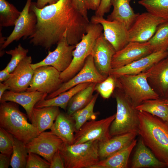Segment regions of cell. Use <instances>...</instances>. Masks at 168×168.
Returning a JSON list of instances; mask_svg holds the SVG:
<instances>
[{
    "label": "cell",
    "mask_w": 168,
    "mask_h": 168,
    "mask_svg": "<svg viewBox=\"0 0 168 168\" xmlns=\"http://www.w3.org/2000/svg\"><path fill=\"white\" fill-rule=\"evenodd\" d=\"M30 9L37 21L34 33L28 38L30 43L46 49L63 37L69 44L76 45L86 34L90 23L75 8L72 0H59L41 9L32 2Z\"/></svg>",
    "instance_id": "obj_1"
},
{
    "label": "cell",
    "mask_w": 168,
    "mask_h": 168,
    "mask_svg": "<svg viewBox=\"0 0 168 168\" xmlns=\"http://www.w3.org/2000/svg\"><path fill=\"white\" fill-rule=\"evenodd\" d=\"M138 134L146 146L168 168V121L139 111Z\"/></svg>",
    "instance_id": "obj_2"
},
{
    "label": "cell",
    "mask_w": 168,
    "mask_h": 168,
    "mask_svg": "<svg viewBox=\"0 0 168 168\" xmlns=\"http://www.w3.org/2000/svg\"><path fill=\"white\" fill-rule=\"evenodd\" d=\"M16 103L12 101L0 105V127L26 144L38 135L37 129L27 120L26 114L21 112Z\"/></svg>",
    "instance_id": "obj_3"
},
{
    "label": "cell",
    "mask_w": 168,
    "mask_h": 168,
    "mask_svg": "<svg viewBox=\"0 0 168 168\" xmlns=\"http://www.w3.org/2000/svg\"><path fill=\"white\" fill-rule=\"evenodd\" d=\"M113 94L116 102L117 111L110 127V136L133 131L138 133L139 111L128 97L118 88H115Z\"/></svg>",
    "instance_id": "obj_4"
},
{
    "label": "cell",
    "mask_w": 168,
    "mask_h": 168,
    "mask_svg": "<svg viewBox=\"0 0 168 168\" xmlns=\"http://www.w3.org/2000/svg\"><path fill=\"white\" fill-rule=\"evenodd\" d=\"M99 143L98 140L77 144L63 142L58 151L65 168H91L100 160Z\"/></svg>",
    "instance_id": "obj_5"
},
{
    "label": "cell",
    "mask_w": 168,
    "mask_h": 168,
    "mask_svg": "<svg viewBox=\"0 0 168 168\" xmlns=\"http://www.w3.org/2000/svg\"><path fill=\"white\" fill-rule=\"evenodd\" d=\"M113 76L115 80V88L128 97L135 107L145 101L161 98L149 85L144 72L135 75Z\"/></svg>",
    "instance_id": "obj_6"
},
{
    "label": "cell",
    "mask_w": 168,
    "mask_h": 168,
    "mask_svg": "<svg viewBox=\"0 0 168 168\" xmlns=\"http://www.w3.org/2000/svg\"><path fill=\"white\" fill-rule=\"evenodd\" d=\"M102 26L90 22L86 33L75 45L72 53L73 58L68 68L61 72L60 77L63 82L75 76L82 68L87 58L91 55L97 39L102 33Z\"/></svg>",
    "instance_id": "obj_7"
},
{
    "label": "cell",
    "mask_w": 168,
    "mask_h": 168,
    "mask_svg": "<svg viewBox=\"0 0 168 168\" xmlns=\"http://www.w3.org/2000/svg\"><path fill=\"white\" fill-rule=\"evenodd\" d=\"M115 115V114L105 119L86 122L75 132L73 144L95 140L101 142L110 139L111 137L110 134V127Z\"/></svg>",
    "instance_id": "obj_8"
},
{
    "label": "cell",
    "mask_w": 168,
    "mask_h": 168,
    "mask_svg": "<svg viewBox=\"0 0 168 168\" xmlns=\"http://www.w3.org/2000/svg\"><path fill=\"white\" fill-rule=\"evenodd\" d=\"M60 73L51 66H42L36 68L34 70L30 85L26 91H38L48 95L54 92L63 83Z\"/></svg>",
    "instance_id": "obj_9"
},
{
    "label": "cell",
    "mask_w": 168,
    "mask_h": 168,
    "mask_svg": "<svg viewBox=\"0 0 168 168\" xmlns=\"http://www.w3.org/2000/svg\"><path fill=\"white\" fill-rule=\"evenodd\" d=\"M32 0H27L26 4L17 19L13 30L0 48V57L4 54L2 49L14 41L21 38L23 39L31 36L34 33L37 23L35 14L30 9Z\"/></svg>",
    "instance_id": "obj_10"
},
{
    "label": "cell",
    "mask_w": 168,
    "mask_h": 168,
    "mask_svg": "<svg viewBox=\"0 0 168 168\" xmlns=\"http://www.w3.org/2000/svg\"><path fill=\"white\" fill-rule=\"evenodd\" d=\"M106 78L98 71L95 65L93 57L90 55L86 58L82 69L70 79L63 82L57 91L48 95L45 99L56 97L79 84L86 83H100Z\"/></svg>",
    "instance_id": "obj_11"
},
{
    "label": "cell",
    "mask_w": 168,
    "mask_h": 168,
    "mask_svg": "<svg viewBox=\"0 0 168 168\" xmlns=\"http://www.w3.org/2000/svg\"><path fill=\"white\" fill-rule=\"evenodd\" d=\"M165 21L147 12L139 14L128 30L130 42L142 43L148 41L158 26Z\"/></svg>",
    "instance_id": "obj_12"
},
{
    "label": "cell",
    "mask_w": 168,
    "mask_h": 168,
    "mask_svg": "<svg viewBox=\"0 0 168 168\" xmlns=\"http://www.w3.org/2000/svg\"><path fill=\"white\" fill-rule=\"evenodd\" d=\"M75 48V45L69 44L66 38L63 37L57 43L54 51H49L48 55L44 59L37 63H31V66L34 70L42 66H51L62 72L70 65Z\"/></svg>",
    "instance_id": "obj_13"
},
{
    "label": "cell",
    "mask_w": 168,
    "mask_h": 168,
    "mask_svg": "<svg viewBox=\"0 0 168 168\" xmlns=\"http://www.w3.org/2000/svg\"><path fill=\"white\" fill-rule=\"evenodd\" d=\"M90 22L102 26L105 38L116 52L123 48L130 42L128 29L122 24L115 21H109L103 17L95 15L91 17Z\"/></svg>",
    "instance_id": "obj_14"
},
{
    "label": "cell",
    "mask_w": 168,
    "mask_h": 168,
    "mask_svg": "<svg viewBox=\"0 0 168 168\" xmlns=\"http://www.w3.org/2000/svg\"><path fill=\"white\" fill-rule=\"evenodd\" d=\"M153 52L148 41L142 43L130 42L114 55L111 62L112 68L115 69L123 67Z\"/></svg>",
    "instance_id": "obj_15"
},
{
    "label": "cell",
    "mask_w": 168,
    "mask_h": 168,
    "mask_svg": "<svg viewBox=\"0 0 168 168\" xmlns=\"http://www.w3.org/2000/svg\"><path fill=\"white\" fill-rule=\"evenodd\" d=\"M57 136L50 132H43L26 144L28 153L36 154L51 162L55 153L63 143Z\"/></svg>",
    "instance_id": "obj_16"
},
{
    "label": "cell",
    "mask_w": 168,
    "mask_h": 168,
    "mask_svg": "<svg viewBox=\"0 0 168 168\" xmlns=\"http://www.w3.org/2000/svg\"><path fill=\"white\" fill-rule=\"evenodd\" d=\"M144 72L153 90L161 98H168V56Z\"/></svg>",
    "instance_id": "obj_17"
},
{
    "label": "cell",
    "mask_w": 168,
    "mask_h": 168,
    "mask_svg": "<svg viewBox=\"0 0 168 168\" xmlns=\"http://www.w3.org/2000/svg\"><path fill=\"white\" fill-rule=\"evenodd\" d=\"M116 52L113 47L106 40L102 33L96 40L91 55L98 71L106 77L110 74L112 70L111 60Z\"/></svg>",
    "instance_id": "obj_18"
},
{
    "label": "cell",
    "mask_w": 168,
    "mask_h": 168,
    "mask_svg": "<svg viewBox=\"0 0 168 168\" xmlns=\"http://www.w3.org/2000/svg\"><path fill=\"white\" fill-rule=\"evenodd\" d=\"M32 58L26 56L11 73L10 77L3 82L7 84L10 90L16 92L26 91L29 87L33 77L34 70L31 64Z\"/></svg>",
    "instance_id": "obj_19"
},
{
    "label": "cell",
    "mask_w": 168,
    "mask_h": 168,
    "mask_svg": "<svg viewBox=\"0 0 168 168\" xmlns=\"http://www.w3.org/2000/svg\"><path fill=\"white\" fill-rule=\"evenodd\" d=\"M48 95L38 91L16 92L10 90L6 91L0 99V102L12 101L20 105L25 110L30 121L35 105L39 101L45 99Z\"/></svg>",
    "instance_id": "obj_20"
},
{
    "label": "cell",
    "mask_w": 168,
    "mask_h": 168,
    "mask_svg": "<svg viewBox=\"0 0 168 168\" xmlns=\"http://www.w3.org/2000/svg\"><path fill=\"white\" fill-rule=\"evenodd\" d=\"M168 56V50L154 52L126 66L112 69L110 74L116 76L124 74H138L146 71L153 65Z\"/></svg>",
    "instance_id": "obj_21"
},
{
    "label": "cell",
    "mask_w": 168,
    "mask_h": 168,
    "mask_svg": "<svg viewBox=\"0 0 168 168\" xmlns=\"http://www.w3.org/2000/svg\"><path fill=\"white\" fill-rule=\"evenodd\" d=\"M138 134L132 132L112 137L109 139L99 142L98 153L100 160H103L128 147Z\"/></svg>",
    "instance_id": "obj_22"
},
{
    "label": "cell",
    "mask_w": 168,
    "mask_h": 168,
    "mask_svg": "<svg viewBox=\"0 0 168 168\" xmlns=\"http://www.w3.org/2000/svg\"><path fill=\"white\" fill-rule=\"evenodd\" d=\"M166 167V164L159 160L146 146L141 137L131 163L132 168H161Z\"/></svg>",
    "instance_id": "obj_23"
},
{
    "label": "cell",
    "mask_w": 168,
    "mask_h": 168,
    "mask_svg": "<svg viewBox=\"0 0 168 168\" xmlns=\"http://www.w3.org/2000/svg\"><path fill=\"white\" fill-rule=\"evenodd\" d=\"M130 0H111L113 7L112 12L106 19L115 21L124 25L128 30L139 14L135 13L131 7Z\"/></svg>",
    "instance_id": "obj_24"
},
{
    "label": "cell",
    "mask_w": 168,
    "mask_h": 168,
    "mask_svg": "<svg viewBox=\"0 0 168 168\" xmlns=\"http://www.w3.org/2000/svg\"><path fill=\"white\" fill-rule=\"evenodd\" d=\"M60 112L59 107L57 106L34 107L30 121L37 128L39 134L51 128Z\"/></svg>",
    "instance_id": "obj_25"
},
{
    "label": "cell",
    "mask_w": 168,
    "mask_h": 168,
    "mask_svg": "<svg viewBox=\"0 0 168 168\" xmlns=\"http://www.w3.org/2000/svg\"><path fill=\"white\" fill-rule=\"evenodd\" d=\"M50 129L63 142L69 144H73L76 131L75 123L71 117L67 113L60 112Z\"/></svg>",
    "instance_id": "obj_26"
},
{
    "label": "cell",
    "mask_w": 168,
    "mask_h": 168,
    "mask_svg": "<svg viewBox=\"0 0 168 168\" xmlns=\"http://www.w3.org/2000/svg\"><path fill=\"white\" fill-rule=\"evenodd\" d=\"M137 140L135 139L128 147L105 159L100 160L91 168H127L131 152L136 146Z\"/></svg>",
    "instance_id": "obj_27"
},
{
    "label": "cell",
    "mask_w": 168,
    "mask_h": 168,
    "mask_svg": "<svg viewBox=\"0 0 168 168\" xmlns=\"http://www.w3.org/2000/svg\"><path fill=\"white\" fill-rule=\"evenodd\" d=\"M91 83H86L79 84L56 97L41 100L36 104L34 107L40 108L55 106L66 110L68 104L72 97L78 91L87 87Z\"/></svg>",
    "instance_id": "obj_28"
},
{
    "label": "cell",
    "mask_w": 168,
    "mask_h": 168,
    "mask_svg": "<svg viewBox=\"0 0 168 168\" xmlns=\"http://www.w3.org/2000/svg\"><path fill=\"white\" fill-rule=\"evenodd\" d=\"M96 84L91 83L72 97L67 107L66 113L68 115L71 116L75 112L83 108L89 104L93 97Z\"/></svg>",
    "instance_id": "obj_29"
},
{
    "label": "cell",
    "mask_w": 168,
    "mask_h": 168,
    "mask_svg": "<svg viewBox=\"0 0 168 168\" xmlns=\"http://www.w3.org/2000/svg\"><path fill=\"white\" fill-rule=\"evenodd\" d=\"M138 111H143L157 117L165 121H168V105L165 99H157L145 101L136 107Z\"/></svg>",
    "instance_id": "obj_30"
},
{
    "label": "cell",
    "mask_w": 168,
    "mask_h": 168,
    "mask_svg": "<svg viewBox=\"0 0 168 168\" xmlns=\"http://www.w3.org/2000/svg\"><path fill=\"white\" fill-rule=\"evenodd\" d=\"M98 95L97 92L94 95L87 105L70 116L74 121L76 131L79 130L87 122L96 119L99 112H94V109Z\"/></svg>",
    "instance_id": "obj_31"
},
{
    "label": "cell",
    "mask_w": 168,
    "mask_h": 168,
    "mask_svg": "<svg viewBox=\"0 0 168 168\" xmlns=\"http://www.w3.org/2000/svg\"><path fill=\"white\" fill-rule=\"evenodd\" d=\"M21 12L6 0H0V27L14 26Z\"/></svg>",
    "instance_id": "obj_32"
},
{
    "label": "cell",
    "mask_w": 168,
    "mask_h": 168,
    "mask_svg": "<svg viewBox=\"0 0 168 168\" xmlns=\"http://www.w3.org/2000/svg\"><path fill=\"white\" fill-rule=\"evenodd\" d=\"M154 52L165 51L168 49V21H165L157 27L153 36L148 41Z\"/></svg>",
    "instance_id": "obj_33"
},
{
    "label": "cell",
    "mask_w": 168,
    "mask_h": 168,
    "mask_svg": "<svg viewBox=\"0 0 168 168\" xmlns=\"http://www.w3.org/2000/svg\"><path fill=\"white\" fill-rule=\"evenodd\" d=\"M138 3L147 12L168 21V0H141Z\"/></svg>",
    "instance_id": "obj_34"
},
{
    "label": "cell",
    "mask_w": 168,
    "mask_h": 168,
    "mask_svg": "<svg viewBox=\"0 0 168 168\" xmlns=\"http://www.w3.org/2000/svg\"><path fill=\"white\" fill-rule=\"evenodd\" d=\"M28 153L26 144L14 137L10 166L12 168H25Z\"/></svg>",
    "instance_id": "obj_35"
},
{
    "label": "cell",
    "mask_w": 168,
    "mask_h": 168,
    "mask_svg": "<svg viewBox=\"0 0 168 168\" xmlns=\"http://www.w3.org/2000/svg\"><path fill=\"white\" fill-rule=\"evenodd\" d=\"M28 51V49L24 48L20 43L14 49L5 52L11 56V60L5 68L9 72L11 73L19 63L27 56Z\"/></svg>",
    "instance_id": "obj_36"
},
{
    "label": "cell",
    "mask_w": 168,
    "mask_h": 168,
    "mask_svg": "<svg viewBox=\"0 0 168 168\" xmlns=\"http://www.w3.org/2000/svg\"><path fill=\"white\" fill-rule=\"evenodd\" d=\"M115 88L114 77L110 74L103 82L96 84L95 91H96L103 98L107 99L113 94Z\"/></svg>",
    "instance_id": "obj_37"
},
{
    "label": "cell",
    "mask_w": 168,
    "mask_h": 168,
    "mask_svg": "<svg viewBox=\"0 0 168 168\" xmlns=\"http://www.w3.org/2000/svg\"><path fill=\"white\" fill-rule=\"evenodd\" d=\"M14 137L4 129L0 127V152L11 156L13 151Z\"/></svg>",
    "instance_id": "obj_38"
},
{
    "label": "cell",
    "mask_w": 168,
    "mask_h": 168,
    "mask_svg": "<svg viewBox=\"0 0 168 168\" xmlns=\"http://www.w3.org/2000/svg\"><path fill=\"white\" fill-rule=\"evenodd\" d=\"M39 155L29 152L26 168H50V163Z\"/></svg>",
    "instance_id": "obj_39"
},
{
    "label": "cell",
    "mask_w": 168,
    "mask_h": 168,
    "mask_svg": "<svg viewBox=\"0 0 168 168\" xmlns=\"http://www.w3.org/2000/svg\"><path fill=\"white\" fill-rule=\"evenodd\" d=\"M111 6V0H101L99 7L95 11V15L103 17L105 13L109 12Z\"/></svg>",
    "instance_id": "obj_40"
},
{
    "label": "cell",
    "mask_w": 168,
    "mask_h": 168,
    "mask_svg": "<svg viewBox=\"0 0 168 168\" xmlns=\"http://www.w3.org/2000/svg\"><path fill=\"white\" fill-rule=\"evenodd\" d=\"M72 1L75 8L86 19L89 21L87 16V10L86 7L85 0H72Z\"/></svg>",
    "instance_id": "obj_41"
},
{
    "label": "cell",
    "mask_w": 168,
    "mask_h": 168,
    "mask_svg": "<svg viewBox=\"0 0 168 168\" xmlns=\"http://www.w3.org/2000/svg\"><path fill=\"white\" fill-rule=\"evenodd\" d=\"M50 168H65L63 161L59 151L56 152L53 156Z\"/></svg>",
    "instance_id": "obj_42"
},
{
    "label": "cell",
    "mask_w": 168,
    "mask_h": 168,
    "mask_svg": "<svg viewBox=\"0 0 168 168\" xmlns=\"http://www.w3.org/2000/svg\"><path fill=\"white\" fill-rule=\"evenodd\" d=\"M101 0H85V3L87 10L96 11L99 7Z\"/></svg>",
    "instance_id": "obj_43"
},
{
    "label": "cell",
    "mask_w": 168,
    "mask_h": 168,
    "mask_svg": "<svg viewBox=\"0 0 168 168\" xmlns=\"http://www.w3.org/2000/svg\"><path fill=\"white\" fill-rule=\"evenodd\" d=\"M11 156L0 154V168H8L10 165Z\"/></svg>",
    "instance_id": "obj_44"
},
{
    "label": "cell",
    "mask_w": 168,
    "mask_h": 168,
    "mask_svg": "<svg viewBox=\"0 0 168 168\" xmlns=\"http://www.w3.org/2000/svg\"><path fill=\"white\" fill-rule=\"evenodd\" d=\"M59 0H37L35 5L38 8H42L48 3L49 5L52 4L56 3Z\"/></svg>",
    "instance_id": "obj_45"
},
{
    "label": "cell",
    "mask_w": 168,
    "mask_h": 168,
    "mask_svg": "<svg viewBox=\"0 0 168 168\" xmlns=\"http://www.w3.org/2000/svg\"><path fill=\"white\" fill-rule=\"evenodd\" d=\"M11 73L6 68L0 71V82H4L10 76Z\"/></svg>",
    "instance_id": "obj_46"
},
{
    "label": "cell",
    "mask_w": 168,
    "mask_h": 168,
    "mask_svg": "<svg viewBox=\"0 0 168 168\" xmlns=\"http://www.w3.org/2000/svg\"><path fill=\"white\" fill-rule=\"evenodd\" d=\"M7 90H10L8 85L4 82H0V99Z\"/></svg>",
    "instance_id": "obj_47"
},
{
    "label": "cell",
    "mask_w": 168,
    "mask_h": 168,
    "mask_svg": "<svg viewBox=\"0 0 168 168\" xmlns=\"http://www.w3.org/2000/svg\"><path fill=\"white\" fill-rule=\"evenodd\" d=\"M0 32V46L1 48L6 41V39L3 36L1 30Z\"/></svg>",
    "instance_id": "obj_48"
},
{
    "label": "cell",
    "mask_w": 168,
    "mask_h": 168,
    "mask_svg": "<svg viewBox=\"0 0 168 168\" xmlns=\"http://www.w3.org/2000/svg\"><path fill=\"white\" fill-rule=\"evenodd\" d=\"M165 99V101L166 104L168 105V98L166 99Z\"/></svg>",
    "instance_id": "obj_49"
},
{
    "label": "cell",
    "mask_w": 168,
    "mask_h": 168,
    "mask_svg": "<svg viewBox=\"0 0 168 168\" xmlns=\"http://www.w3.org/2000/svg\"><path fill=\"white\" fill-rule=\"evenodd\" d=\"M167 50L168 51V49H167Z\"/></svg>",
    "instance_id": "obj_50"
},
{
    "label": "cell",
    "mask_w": 168,
    "mask_h": 168,
    "mask_svg": "<svg viewBox=\"0 0 168 168\" xmlns=\"http://www.w3.org/2000/svg\"><path fill=\"white\" fill-rule=\"evenodd\" d=\"M130 0V1H131V0Z\"/></svg>",
    "instance_id": "obj_51"
}]
</instances>
